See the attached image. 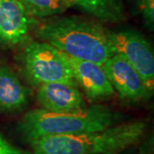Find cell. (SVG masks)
<instances>
[{"label":"cell","mask_w":154,"mask_h":154,"mask_svg":"<svg viewBox=\"0 0 154 154\" xmlns=\"http://www.w3.org/2000/svg\"><path fill=\"white\" fill-rule=\"evenodd\" d=\"M17 0H0V42L14 46L28 38L30 19Z\"/></svg>","instance_id":"cell-9"},{"label":"cell","mask_w":154,"mask_h":154,"mask_svg":"<svg viewBox=\"0 0 154 154\" xmlns=\"http://www.w3.org/2000/svg\"><path fill=\"white\" fill-rule=\"evenodd\" d=\"M102 67L115 93L122 100L137 103L152 95L140 75L122 56L114 54Z\"/></svg>","instance_id":"cell-6"},{"label":"cell","mask_w":154,"mask_h":154,"mask_svg":"<svg viewBox=\"0 0 154 154\" xmlns=\"http://www.w3.org/2000/svg\"><path fill=\"white\" fill-rule=\"evenodd\" d=\"M29 90L10 67L0 66V112L22 110L28 102Z\"/></svg>","instance_id":"cell-10"},{"label":"cell","mask_w":154,"mask_h":154,"mask_svg":"<svg viewBox=\"0 0 154 154\" xmlns=\"http://www.w3.org/2000/svg\"><path fill=\"white\" fill-rule=\"evenodd\" d=\"M118 154H135L134 153V152H120V153Z\"/></svg>","instance_id":"cell-15"},{"label":"cell","mask_w":154,"mask_h":154,"mask_svg":"<svg viewBox=\"0 0 154 154\" xmlns=\"http://www.w3.org/2000/svg\"><path fill=\"white\" fill-rule=\"evenodd\" d=\"M0 154H30L10 144L0 134Z\"/></svg>","instance_id":"cell-14"},{"label":"cell","mask_w":154,"mask_h":154,"mask_svg":"<svg viewBox=\"0 0 154 154\" xmlns=\"http://www.w3.org/2000/svg\"><path fill=\"white\" fill-rule=\"evenodd\" d=\"M37 99L42 109L53 112H69L88 107L77 85L69 83L52 82L38 86Z\"/></svg>","instance_id":"cell-8"},{"label":"cell","mask_w":154,"mask_h":154,"mask_svg":"<svg viewBox=\"0 0 154 154\" xmlns=\"http://www.w3.org/2000/svg\"><path fill=\"white\" fill-rule=\"evenodd\" d=\"M29 17L45 18L60 15L69 8L66 0H17Z\"/></svg>","instance_id":"cell-12"},{"label":"cell","mask_w":154,"mask_h":154,"mask_svg":"<svg viewBox=\"0 0 154 154\" xmlns=\"http://www.w3.org/2000/svg\"><path fill=\"white\" fill-rule=\"evenodd\" d=\"M137 14L141 17L146 28L150 31L154 29V0H133Z\"/></svg>","instance_id":"cell-13"},{"label":"cell","mask_w":154,"mask_h":154,"mask_svg":"<svg viewBox=\"0 0 154 154\" xmlns=\"http://www.w3.org/2000/svg\"><path fill=\"white\" fill-rule=\"evenodd\" d=\"M63 53V52H62ZM70 68L77 86L82 89L89 103H97L112 98L116 94L102 65L78 60L63 53Z\"/></svg>","instance_id":"cell-7"},{"label":"cell","mask_w":154,"mask_h":154,"mask_svg":"<svg viewBox=\"0 0 154 154\" xmlns=\"http://www.w3.org/2000/svg\"><path fill=\"white\" fill-rule=\"evenodd\" d=\"M36 36L65 55L103 65L115 54L111 31L102 22L80 17L51 19L39 24Z\"/></svg>","instance_id":"cell-1"},{"label":"cell","mask_w":154,"mask_h":154,"mask_svg":"<svg viewBox=\"0 0 154 154\" xmlns=\"http://www.w3.org/2000/svg\"><path fill=\"white\" fill-rule=\"evenodd\" d=\"M19 63L23 75L35 87L52 82L77 85L63 53L45 41L27 43Z\"/></svg>","instance_id":"cell-4"},{"label":"cell","mask_w":154,"mask_h":154,"mask_svg":"<svg viewBox=\"0 0 154 154\" xmlns=\"http://www.w3.org/2000/svg\"><path fill=\"white\" fill-rule=\"evenodd\" d=\"M115 54L122 56L140 75L152 94L154 91V54L152 47L143 34L130 29L111 31Z\"/></svg>","instance_id":"cell-5"},{"label":"cell","mask_w":154,"mask_h":154,"mask_svg":"<svg viewBox=\"0 0 154 154\" xmlns=\"http://www.w3.org/2000/svg\"><path fill=\"white\" fill-rule=\"evenodd\" d=\"M122 116L110 108L94 105L69 112L45 109L28 111L19 122L18 129L29 142L45 136L97 132L117 124Z\"/></svg>","instance_id":"cell-3"},{"label":"cell","mask_w":154,"mask_h":154,"mask_svg":"<svg viewBox=\"0 0 154 154\" xmlns=\"http://www.w3.org/2000/svg\"><path fill=\"white\" fill-rule=\"evenodd\" d=\"M69 8L75 7L102 23H118L126 19L123 0H66Z\"/></svg>","instance_id":"cell-11"},{"label":"cell","mask_w":154,"mask_h":154,"mask_svg":"<svg viewBox=\"0 0 154 154\" xmlns=\"http://www.w3.org/2000/svg\"><path fill=\"white\" fill-rule=\"evenodd\" d=\"M145 121L117 123L105 130L51 135L30 141L33 154H118L141 140Z\"/></svg>","instance_id":"cell-2"}]
</instances>
